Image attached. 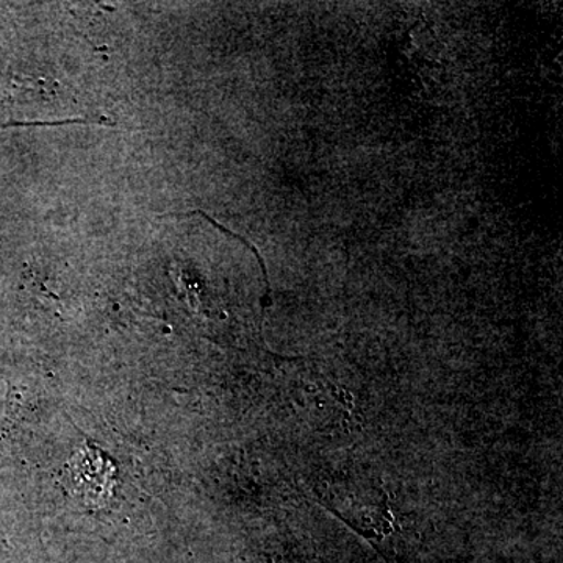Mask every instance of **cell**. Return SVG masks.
Returning a JSON list of instances; mask_svg holds the SVG:
<instances>
[{
    "instance_id": "cell-1",
    "label": "cell",
    "mask_w": 563,
    "mask_h": 563,
    "mask_svg": "<svg viewBox=\"0 0 563 563\" xmlns=\"http://www.w3.org/2000/svg\"><path fill=\"white\" fill-rule=\"evenodd\" d=\"M68 483L85 503L99 506L111 496L114 466L98 450L85 444L68 463Z\"/></svg>"
}]
</instances>
